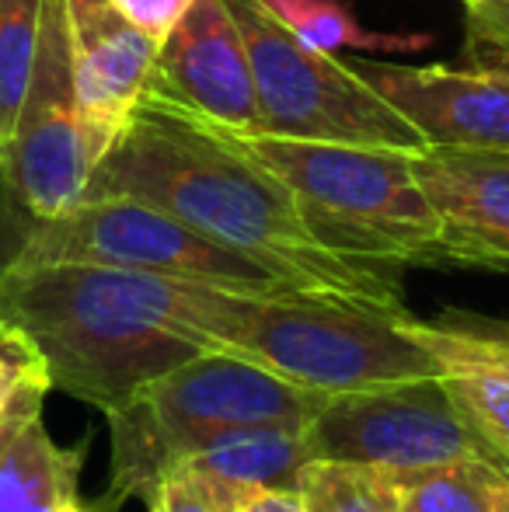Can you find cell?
Segmentation results:
<instances>
[{
    "mask_svg": "<svg viewBox=\"0 0 509 512\" xmlns=\"http://www.w3.org/2000/svg\"><path fill=\"white\" fill-rule=\"evenodd\" d=\"M136 199L276 272L311 297L405 310L398 265L328 248L293 192L234 136L143 102L102 157L84 199Z\"/></svg>",
    "mask_w": 509,
    "mask_h": 512,
    "instance_id": "cell-1",
    "label": "cell"
},
{
    "mask_svg": "<svg viewBox=\"0 0 509 512\" xmlns=\"http://www.w3.org/2000/svg\"><path fill=\"white\" fill-rule=\"evenodd\" d=\"M245 300L248 293L105 265L0 269V324L35 345L49 384L98 411L224 349Z\"/></svg>",
    "mask_w": 509,
    "mask_h": 512,
    "instance_id": "cell-2",
    "label": "cell"
},
{
    "mask_svg": "<svg viewBox=\"0 0 509 512\" xmlns=\"http://www.w3.org/2000/svg\"><path fill=\"white\" fill-rule=\"evenodd\" d=\"M332 394L297 387L227 352L199 356L143 384L105 411L112 429V481L102 495L112 509L150 502L164 478L231 429L262 422H311Z\"/></svg>",
    "mask_w": 509,
    "mask_h": 512,
    "instance_id": "cell-3",
    "label": "cell"
},
{
    "mask_svg": "<svg viewBox=\"0 0 509 512\" xmlns=\"http://www.w3.org/2000/svg\"><path fill=\"white\" fill-rule=\"evenodd\" d=\"M234 140L293 192L328 248L398 269L440 265V216L415 175V154L269 133Z\"/></svg>",
    "mask_w": 509,
    "mask_h": 512,
    "instance_id": "cell-4",
    "label": "cell"
},
{
    "mask_svg": "<svg viewBox=\"0 0 509 512\" xmlns=\"http://www.w3.org/2000/svg\"><path fill=\"white\" fill-rule=\"evenodd\" d=\"M405 314L311 293L248 297L220 352L332 398L443 377L433 352L405 331Z\"/></svg>",
    "mask_w": 509,
    "mask_h": 512,
    "instance_id": "cell-5",
    "label": "cell"
},
{
    "mask_svg": "<svg viewBox=\"0 0 509 512\" xmlns=\"http://www.w3.org/2000/svg\"><path fill=\"white\" fill-rule=\"evenodd\" d=\"M227 7L245 35L262 133L405 154L429 150L426 136L360 74V67L297 39L265 0H227Z\"/></svg>",
    "mask_w": 509,
    "mask_h": 512,
    "instance_id": "cell-6",
    "label": "cell"
},
{
    "mask_svg": "<svg viewBox=\"0 0 509 512\" xmlns=\"http://www.w3.org/2000/svg\"><path fill=\"white\" fill-rule=\"evenodd\" d=\"M105 265V269L154 272V276L189 279L220 286L248 297H283L300 293L276 272L175 220L164 209L136 199H84L74 209L49 220L21 223L18 248L7 265Z\"/></svg>",
    "mask_w": 509,
    "mask_h": 512,
    "instance_id": "cell-7",
    "label": "cell"
},
{
    "mask_svg": "<svg viewBox=\"0 0 509 512\" xmlns=\"http://www.w3.org/2000/svg\"><path fill=\"white\" fill-rule=\"evenodd\" d=\"M307 439L314 457L387 467L405 485L450 467H485L509 478L503 453L468 422L443 377L335 394L307 422Z\"/></svg>",
    "mask_w": 509,
    "mask_h": 512,
    "instance_id": "cell-8",
    "label": "cell"
},
{
    "mask_svg": "<svg viewBox=\"0 0 509 512\" xmlns=\"http://www.w3.org/2000/svg\"><path fill=\"white\" fill-rule=\"evenodd\" d=\"M95 168L77 108L67 0H46L39 60L14 136L0 157V175L21 213L49 220L84 203Z\"/></svg>",
    "mask_w": 509,
    "mask_h": 512,
    "instance_id": "cell-9",
    "label": "cell"
},
{
    "mask_svg": "<svg viewBox=\"0 0 509 512\" xmlns=\"http://www.w3.org/2000/svg\"><path fill=\"white\" fill-rule=\"evenodd\" d=\"M143 102L217 133H262L245 35L227 0H196L161 42Z\"/></svg>",
    "mask_w": 509,
    "mask_h": 512,
    "instance_id": "cell-10",
    "label": "cell"
},
{
    "mask_svg": "<svg viewBox=\"0 0 509 512\" xmlns=\"http://www.w3.org/2000/svg\"><path fill=\"white\" fill-rule=\"evenodd\" d=\"M360 74L436 150H509V67L363 60Z\"/></svg>",
    "mask_w": 509,
    "mask_h": 512,
    "instance_id": "cell-11",
    "label": "cell"
},
{
    "mask_svg": "<svg viewBox=\"0 0 509 512\" xmlns=\"http://www.w3.org/2000/svg\"><path fill=\"white\" fill-rule=\"evenodd\" d=\"M67 18L77 108L91 154L102 164L147 98L161 46L109 0H67Z\"/></svg>",
    "mask_w": 509,
    "mask_h": 512,
    "instance_id": "cell-12",
    "label": "cell"
},
{
    "mask_svg": "<svg viewBox=\"0 0 509 512\" xmlns=\"http://www.w3.org/2000/svg\"><path fill=\"white\" fill-rule=\"evenodd\" d=\"M415 175L440 216V265L509 272V150H422Z\"/></svg>",
    "mask_w": 509,
    "mask_h": 512,
    "instance_id": "cell-13",
    "label": "cell"
},
{
    "mask_svg": "<svg viewBox=\"0 0 509 512\" xmlns=\"http://www.w3.org/2000/svg\"><path fill=\"white\" fill-rule=\"evenodd\" d=\"M405 331L426 345L443 370L450 398L468 422L503 453L509 464V328L468 314H447L443 321L401 317Z\"/></svg>",
    "mask_w": 509,
    "mask_h": 512,
    "instance_id": "cell-14",
    "label": "cell"
},
{
    "mask_svg": "<svg viewBox=\"0 0 509 512\" xmlns=\"http://www.w3.org/2000/svg\"><path fill=\"white\" fill-rule=\"evenodd\" d=\"M307 460H314V453L304 422H262L224 432L182 464L199 471L234 506L245 509L262 492L297 488V474Z\"/></svg>",
    "mask_w": 509,
    "mask_h": 512,
    "instance_id": "cell-15",
    "label": "cell"
},
{
    "mask_svg": "<svg viewBox=\"0 0 509 512\" xmlns=\"http://www.w3.org/2000/svg\"><path fill=\"white\" fill-rule=\"evenodd\" d=\"M91 439L60 446L32 418L0 453V512H56L77 499Z\"/></svg>",
    "mask_w": 509,
    "mask_h": 512,
    "instance_id": "cell-16",
    "label": "cell"
},
{
    "mask_svg": "<svg viewBox=\"0 0 509 512\" xmlns=\"http://www.w3.org/2000/svg\"><path fill=\"white\" fill-rule=\"evenodd\" d=\"M293 492L307 512H401L405 506V478L363 460H307Z\"/></svg>",
    "mask_w": 509,
    "mask_h": 512,
    "instance_id": "cell-17",
    "label": "cell"
},
{
    "mask_svg": "<svg viewBox=\"0 0 509 512\" xmlns=\"http://www.w3.org/2000/svg\"><path fill=\"white\" fill-rule=\"evenodd\" d=\"M46 0H0V157L18 126L42 46Z\"/></svg>",
    "mask_w": 509,
    "mask_h": 512,
    "instance_id": "cell-18",
    "label": "cell"
},
{
    "mask_svg": "<svg viewBox=\"0 0 509 512\" xmlns=\"http://www.w3.org/2000/svg\"><path fill=\"white\" fill-rule=\"evenodd\" d=\"M269 11L290 28L307 46L325 49V53H342V49H415L426 39H401V35H374L363 32L360 21L353 18L342 0H265Z\"/></svg>",
    "mask_w": 509,
    "mask_h": 512,
    "instance_id": "cell-19",
    "label": "cell"
},
{
    "mask_svg": "<svg viewBox=\"0 0 509 512\" xmlns=\"http://www.w3.org/2000/svg\"><path fill=\"white\" fill-rule=\"evenodd\" d=\"M503 478L485 467H450L405 485L401 512H496L492 481Z\"/></svg>",
    "mask_w": 509,
    "mask_h": 512,
    "instance_id": "cell-20",
    "label": "cell"
},
{
    "mask_svg": "<svg viewBox=\"0 0 509 512\" xmlns=\"http://www.w3.org/2000/svg\"><path fill=\"white\" fill-rule=\"evenodd\" d=\"M464 7V60L509 67V0H471Z\"/></svg>",
    "mask_w": 509,
    "mask_h": 512,
    "instance_id": "cell-21",
    "label": "cell"
},
{
    "mask_svg": "<svg viewBox=\"0 0 509 512\" xmlns=\"http://www.w3.org/2000/svg\"><path fill=\"white\" fill-rule=\"evenodd\" d=\"M150 512H238L220 488H213L189 464H178L147 502Z\"/></svg>",
    "mask_w": 509,
    "mask_h": 512,
    "instance_id": "cell-22",
    "label": "cell"
},
{
    "mask_svg": "<svg viewBox=\"0 0 509 512\" xmlns=\"http://www.w3.org/2000/svg\"><path fill=\"white\" fill-rule=\"evenodd\" d=\"M39 373H46V366H42V356L35 352V345L21 331L0 324V415L11 405L14 394Z\"/></svg>",
    "mask_w": 509,
    "mask_h": 512,
    "instance_id": "cell-23",
    "label": "cell"
},
{
    "mask_svg": "<svg viewBox=\"0 0 509 512\" xmlns=\"http://www.w3.org/2000/svg\"><path fill=\"white\" fill-rule=\"evenodd\" d=\"M109 4L116 7L126 21H133L143 35H150V39L161 46V42L175 32L178 21L189 14V7L196 4V0H109Z\"/></svg>",
    "mask_w": 509,
    "mask_h": 512,
    "instance_id": "cell-24",
    "label": "cell"
},
{
    "mask_svg": "<svg viewBox=\"0 0 509 512\" xmlns=\"http://www.w3.org/2000/svg\"><path fill=\"white\" fill-rule=\"evenodd\" d=\"M49 391H53V384H49L46 373H39V377H32L18 394H14L11 405H7L4 415H0V453L14 443V436H18L32 418L42 415V405H46Z\"/></svg>",
    "mask_w": 509,
    "mask_h": 512,
    "instance_id": "cell-25",
    "label": "cell"
},
{
    "mask_svg": "<svg viewBox=\"0 0 509 512\" xmlns=\"http://www.w3.org/2000/svg\"><path fill=\"white\" fill-rule=\"evenodd\" d=\"M21 223H25V216L14 206L11 192H7V185H4V175H0V269L11 262L14 248H18Z\"/></svg>",
    "mask_w": 509,
    "mask_h": 512,
    "instance_id": "cell-26",
    "label": "cell"
},
{
    "mask_svg": "<svg viewBox=\"0 0 509 512\" xmlns=\"http://www.w3.org/2000/svg\"><path fill=\"white\" fill-rule=\"evenodd\" d=\"M238 512H307V509L293 488H272V492L255 495V499Z\"/></svg>",
    "mask_w": 509,
    "mask_h": 512,
    "instance_id": "cell-27",
    "label": "cell"
},
{
    "mask_svg": "<svg viewBox=\"0 0 509 512\" xmlns=\"http://www.w3.org/2000/svg\"><path fill=\"white\" fill-rule=\"evenodd\" d=\"M492 509H496V512H509V478H496V481H492Z\"/></svg>",
    "mask_w": 509,
    "mask_h": 512,
    "instance_id": "cell-28",
    "label": "cell"
},
{
    "mask_svg": "<svg viewBox=\"0 0 509 512\" xmlns=\"http://www.w3.org/2000/svg\"><path fill=\"white\" fill-rule=\"evenodd\" d=\"M56 512H116V509H112L105 499H98V502H81V499H74V502H67V506H60Z\"/></svg>",
    "mask_w": 509,
    "mask_h": 512,
    "instance_id": "cell-29",
    "label": "cell"
},
{
    "mask_svg": "<svg viewBox=\"0 0 509 512\" xmlns=\"http://www.w3.org/2000/svg\"><path fill=\"white\" fill-rule=\"evenodd\" d=\"M464 4H471V0H464Z\"/></svg>",
    "mask_w": 509,
    "mask_h": 512,
    "instance_id": "cell-30",
    "label": "cell"
}]
</instances>
